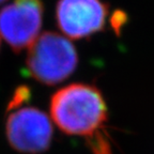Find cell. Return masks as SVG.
<instances>
[{
  "instance_id": "1",
  "label": "cell",
  "mask_w": 154,
  "mask_h": 154,
  "mask_svg": "<svg viewBox=\"0 0 154 154\" xmlns=\"http://www.w3.org/2000/svg\"><path fill=\"white\" fill-rule=\"evenodd\" d=\"M51 116L55 124L65 134L89 137L104 128L108 110L96 87L77 82L54 93Z\"/></svg>"
},
{
  "instance_id": "2",
  "label": "cell",
  "mask_w": 154,
  "mask_h": 154,
  "mask_svg": "<svg viewBox=\"0 0 154 154\" xmlns=\"http://www.w3.org/2000/svg\"><path fill=\"white\" fill-rule=\"evenodd\" d=\"M78 55L72 42L62 34L45 31L28 47L26 65L32 78L46 86H55L73 74Z\"/></svg>"
},
{
  "instance_id": "3",
  "label": "cell",
  "mask_w": 154,
  "mask_h": 154,
  "mask_svg": "<svg viewBox=\"0 0 154 154\" xmlns=\"http://www.w3.org/2000/svg\"><path fill=\"white\" fill-rule=\"evenodd\" d=\"M53 133L49 117L35 107L15 109L5 122V136L9 144L23 154H40L48 150Z\"/></svg>"
},
{
  "instance_id": "4",
  "label": "cell",
  "mask_w": 154,
  "mask_h": 154,
  "mask_svg": "<svg viewBox=\"0 0 154 154\" xmlns=\"http://www.w3.org/2000/svg\"><path fill=\"white\" fill-rule=\"evenodd\" d=\"M42 0H14L0 10V35L15 53L24 51L40 35Z\"/></svg>"
},
{
  "instance_id": "5",
  "label": "cell",
  "mask_w": 154,
  "mask_h": 154,
  "mask_svg": "<svg viewBox=\"0 0 154 154\" xmlns=\"http://www.w3.org/2000/svg\"><path fill=\"white\" fill-rule=\"evenodd\" d=\"M108 7L102 0H58L56 20L67 38L79 40L105 28Z\"/></svg>"
},
{
  "instance_id": "6",
  "label": "cell",
  "mask_w": 154,
  "mask_h": 154,
  "mask_svg": "<svg viewBox=\"0 0 154 154\" xmlns=\"http://www.w3.org/2000/svg\"><path fill=\"white\" fill-rule=\"evenodd\" d=\"M86 143L92 154H113L108 135L106 134L104 128L89 137H86Z\"/></svg>"
},
{
  "instance_id": "7",
  "label": "cell",
  "mask_w": 154,
  "mask_h": 154,
  "mask_svg": "<svg viewBox=\"0 0 154 154\" xmlns=\"http://www.w3.org/2000/svg\"><path fill=\"white\" fill-rule=\"evenodd\" d=\"M30 97V90L25 86L18 87L15 90L14 94H13L12 99L9 102L8 105V109L9 110H13V109H18L24 102H27Z\"/></svg>"
},
{
  "instance_id": "8",
  "label": "cell",
  "mask_w": 154,
  "mask_h": 154,
  "mask_svg": "<svg viewBox=\"0 0 154 154\" xmlns=\"http://www.w3.org/2000/svg\"><path fill=\"white\" fill-rule=\"evenodd\" d=\"M126 14L122 11H116L112 14V17L110 19V23L112 25V28L115 29V31L117 34L120 33V30L124 24L126 23Z\"/></svg>"
},
{
  "instance_id": "9",
  "label": "cell",
  "mask_w": 154,
  "mask_h": 154,
  "mask_svg": "<svg viewBox=\"0 0 154 154\" xmlns=\"http://www.w3.org/2000/svg\"><path fill=\"white\" fill-rule=\"evenodd\" d=\"M5 1V0H0V5H1V3H3Z\"/></svg>"
}]
</instances>
